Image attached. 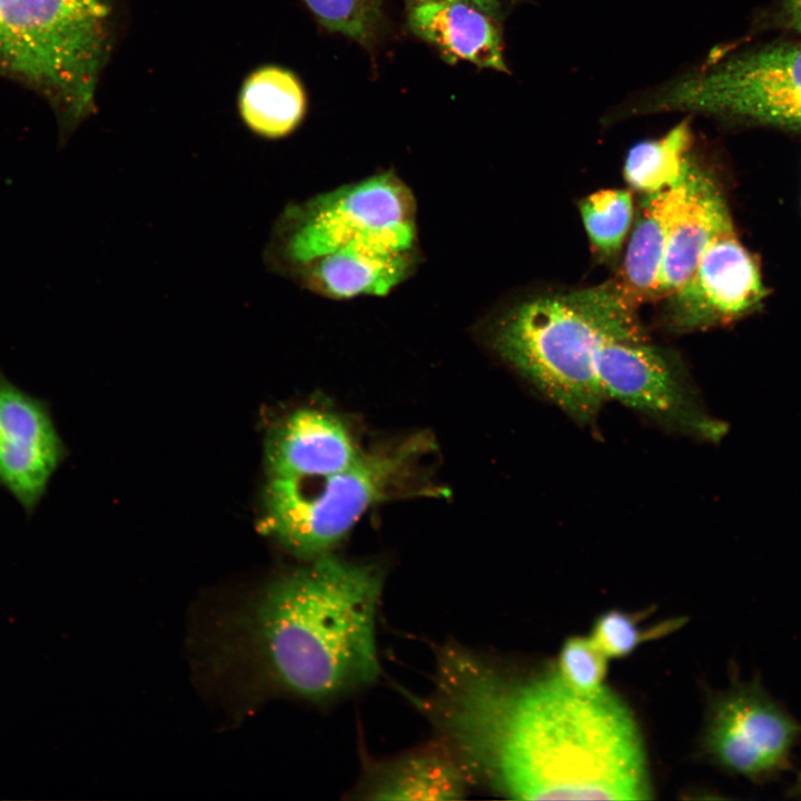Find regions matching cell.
<instances>
[{
	"label": "cell",
	"instance_id": "6da1fadb",
	"mask_svg": "<svg viewBox=\"0 0 801 801\" xmlns=\"http://www.w3.org/2000/svg\"><path fill=\"white\" fill-rule=\"evenodd\" d=\"M423 705L471 782L507 798L650 797L636 724L605 688L581 693L557 671L513 679L449 644L437 652L434 689Z\"/></svg>",
	"mask_w": 801,
	"mask_h": 801
},
{
	"label": "cell",
	"instance_id": "7a4b0ae2",
	"mask_svg": "<svg viewBox=\"0 0 801 801\" xmlns=\"http://www.w3.org/2000/svg\"><path fill=\"white\" fill-rule=\"evenodd\" d=\"M383 583L377 565L329 553L273 583L256 627L276 682L320 703L372 685L380 674L376 615Z\"/></svg>",
	"mask_w": 801,
	"mask_h": 801
},
{
	"label": "cell",
	"instance_id": "3957f363",
	"mask_svg": "<svg viewBox=\"0 0 801 801\" xmlns=\"http://www.w3.org/2000/svg\"><path fill=\"white\" fill-rule=\"evenodd\" d=\"M635 306L616 281L533 296L495 319L491 345L567 417L593 425L605 403L597 352L609 340L645 338Z\"/></svg>",
	"mask_w": 801,
	"mask_h": 801
},
{
	"label": "cell",
	"instance_id": "277c9868",
	"mask_svg": "<svg viewBox=\"0 0 801 801\" xmlns=\"http://www.w3.org/2000/svg\"><path fill=\"white\" fill-rule=\"evenodd\" d=\"M123 0H0V68L38 89L69 137L96 110Z\"/></svg>",
	"mask_w": 801,
	"mask_h": 801
},
{
	"label": "cell",
	"instance_id": "5b68a950",
	"mask_svg": "<svg viewBox=\"0 0 801 801\" xmlns=\"http://www.w3.org/2000/svg\"><path fill=\"white\" fill-rule=\"evenodd\" d=\"M617 121L636 116L684 112L725 120L801 126V42H781L705 59L611 109Z\"/></svg>",
	"mask_w": 801,
	"mask_h": 801
},
{
	"label": "cell",
	"instance_id": "8992f818",
	"mask_svg": "<svg viewBox=\"0 0 801 801\" xmlns=\"http://www.w3.org/2000/svg\"><path fill=\"white\" fill-rule=\"evenodd\" d=\"M422 436L362 453L347 468L315 478L269 477L264 527L293 553L315 558L329 552L375 504L411 490Z\"/></svg>",
	"mask_w": 801,
	"mask_h": 801
},
{
	"label": "cell",
	"instance_id": "52a82bcc",
	"mask_svg": "<svg viewBox=\"0 0 801 801\" xmlns=\"http://www.w3.org/2000/svg\"><path fill=\"white\" fill-rule=\"evenodd\" d=\"M415 202L390 172L287 205L276 219L263 258L269 270L291 277L335 251L365 245L415 250Z\"/></svg>",
	"mask_w": 801,
	"mask_h": 801
},
{
	"label": "cell",
	"instance_id": "ba28073f",
	"mask_svg": "<svg viewBox=\"0 0 801 801\" xmlns=\"http://www.w3.org/2000/svg\"><path fill=\"white\" fill-rule=\"evenodd\" d=\"M605 400H615L666 432L715 442L723 424L703 407L678 354L646 338L604 343L595 359Z\"/></svg>",
	"mask_w": 801,
	"mask_h": 801
},
{
	"label": "cell",
	"instance_id": "9c48e42d",
	"mask_svg": "<svg viewBox=\"0 0 801 801\" xmlns=\"http://www.w3.org/2000/svg\"><path fill=\"white\" fill-rule=\"evenodd\" d=\"M801 742V722L764 688L759 674L710 700L703 748L729 774L756 785L775 781L793 769Z\"/></svg>",
	"mask_w": 801,
	"mask_h": 801
},
{
	"label": "cell",
	"instance_id": "30bf717a",
	"mask_svg": "<svg viewBox=\"0 0 801 801\" xmlns=\"http://www.w3.org/2000/svg\"><path fill=\"white\" fill-rule=\"evenodd\" d=\"M66 456L48 402L0 370V487L31 516Z\"/></svg>",
	"mask_w": 801,
	"mask_h": 801
},
{
	"label": "cell",
	"instance_id": "8fae6325",
	"mask_svg": "<svg viewBox=\"0 0 801 801\" xmlns=\"http://www.w3.org/2000/svg\"><path fill=\"white\" fill-rule=\"evenodd\" d=\"M765 296L759 268L734 231L716 238L692 276L668 296V320L675 332L731 322Z\"/></svg>",
	"mask_w": 801,
	"mask_h": 801
},
{
	"label": "cell",
	"instance_id": "7c38bea8",
	"mask_svg": "<svg viewBox=\"0 0 801 801\" xmlns=\"http://www.w3.org/2000/svg\"><path fill=\"white\" fill-rule=\"evenodd\" d=\"M685 191L672 220L656 288L666 298L694 273L709 246L734 231L730 211L714 179L692 157Z\"/></svg>",
	"mask_w": 801,
	"mask_h": 801
},
{
	"label": "cell",
	"instance_id": "4fadbf2b",
	"mask_svg": "<svg viewBox=\"0 0 801 801\" xmlns=\"http://www.w3.org/2000/svg\"><path fill=\"white\" fill-rule=\"evenodd\" d=\"M360 454L339 417L316 408H301L287 416L269 441V477L330 475L349 467Z\"/></svg>",
	"mask_w": 801,
	"mask_h": 801
},
{
	"label": "cell",
	"instance_id": "5bb4252c",
	"mask_svg": "<svg viewBox=\"0 0 801 801\" xmlns=\"http://www.w3.org/2000/svg\"><path fill=\"white\" fill-rule=\"evenodd\" d=\"M501 22L477 6L456 0L411 3L407 14L409 30L446 61L507 73Z\"/></svg>",
	"mask_w": 801,
	"mask_h": 801
},
{
	"label": "cell",
	"instance_id": "9a60e30c",
	"mask_svg": "<svg viewBox=\"0 0 801 801\" xmlns=\"http://www.w3.org/2000/svg\"><path fill=\"white\" fill-rule=\"evenodd\" d=\"M472 782L454 754L437 740L399 756L366 763L355 798L366 800H456Z\"/></svg>",
	"mask_w": 801,
	"mask_h": 801
},
{
	"label": "cell",
	"instance_id": "2e32d148",
	"mask_svg": "<svg viewBox=\"0 0 801 801\" xmlns=\"http://www.w3.org/2000/svg\"><path fill=\"white\" fill-rule=\"evenodd\" d=\"M415 250L375 246L328 254L290 278L316 294L334 298L388 294L414 266Z\"/></svg>",
	"mask_w": 801,
	"mask_h": 801
},
{
	"label": "cell",
	"instance_id": "e0dca14e",
	"mask_svg": "<svg viewBox=\"0 0 801 801\" xmlns=\"http://www.w3.org/2000/svg\"><path fill=\"white\" fill-rule=\"evenodd\" d=\"M684 191L683 177L671 188L643 195L632 224L621 278L616 281L634 305L656 299L669 230Z\"/></svg>",
	"mask_w": 801,
	"mask_h": 801
},
{
	"label": "cell",
	"instance_id": "ac0fdd59",
	"mask_svg": "<svg viewBox=\"0 0 801 801\" xmlns=\"http://www.w3.org/2000/svg\"><path fill=\"white\" fill-rule=\"evenodd\" d=\"M306 96L298 78L284 68L265 66L241 87L239 112L257 136L278 139L291 134L304 118Z\"/></svg>",
	"mask_w": 801,
	"mask_h": 801
},
{
	"label": "cell",
	"instance_id": "d6986e66",
	"mask_svg": "<svg viewBox=\"0 0 801 801\" xmlns=\"http://www.w3.org/2000/svg\"><path fill=\"white\" fill-rule=\"evenodd\" d=\"M694 142L691 118L684 117L659 138L634 144L624 160L625 181L643 195L678 185L693 157Z\"/></svg>",
	"mask_w": 801,
	"mask_h": 801
},
{
	"label": "cell",
	"instance_id": "ffe728a7",
	"mask_svg": "<svg viewBox=\"0 0 801 801\" xmlns=\"http://www.w3.org/2000/svg\"><path fill=\"white\" fill-rule=\"evenodd\" d=\"M580 216L596 256L615 259L634 220L633 196L627 189H602L583 198Z\"/></svg>",
	"mask_w": 801,
	"mask_h": 801
},
{
	"label": "cell",
	"instance_id": "44dd1931",
	"mask_svg": "<svg viewBox=\"0 0 801 801\" xmlns=\"http://www.w3.org/2000/svg\"><path fill=\"white\" fill-rule=\"evenodd\" d=\"M328 31L369 49L384 28L383 0H301Z\"/></svg>",
	"mask_w": 801,
	"mask_h": 801
},
{
	"label": "cell",
	"instance_id": "7402d4cb",
	"mask_svg": "<svg viewBox=\"0 0 801 801\" xmlns=\"http://www.w3.org/2000/svg\"><path fill=\"white\" fill-rule=\"evenodd\" d=\"M681 624L682 620L674 619L642 629L636 615L611 610L596 619L589 637L609 659L623 657L643 642L665 635Z\"/></svg>",
	"mask_w": 801,
	"mask_h": 801
},
{
	"label": "cell",
	"instance_id": "603a6c76",
	"mask_svg": "<svg viewBox=\"0 0 801 801\" xmlns=\"http://www.w3.org/2000/svg\"><path fill=\"white\" fill-rule=\"evenodd\" d=\"M607 659L590 637L572 636L561 647L557 673L574 690L593 694L604 688Z\"/></svg>",
	"mask_w": 801,
	"mask_h": 801
},
{
	"label": "cell",
	"instance_id": "cb8c5ba5",
	"mask_svg": "<svg viewBox=\"0 0 801 801\" xmlns=\"http://www.w3.org/2000/svg\"><path fill=\"white\" fill-rule=\"evenodd\" d=\"M411 3L428 2V1H447V0H411ZM471 2L500 21H503L507 14L518 4L527 0H456Z\"/></svg>",
	"mask_w": 801,
	"mask_h": 801
},
{
	"label": "cell",
	"instance_id": "d4e9b609",
	"mask_svg": "<svg viewBox=\"0 0 801 801\" xmlns=\"http://www.w3.org/2000/svg\"><path fill=\"white\" fill-rule=\"evenodd\" d=\"M781 11L788 27L801 32V0H782Z\"/></svg>",
	"mask_w": 801,
	"mask_h": 801
},
{
	"label": "cell",
	"instance_id": "484cf974",
	"mask_svg": "<svg viewBox=\"0 0 801 801\" xmlns=\"http://www.w3.org/2000/svg\"><path fill=\"white\" fill-rule=\"evenodd\" d=\"M785 794L791 799H801V770L798 772L793 783L787 789Z\"/></svg>",
	"mask_w": 801,
	"mask_h": 801
}]
</instances>
